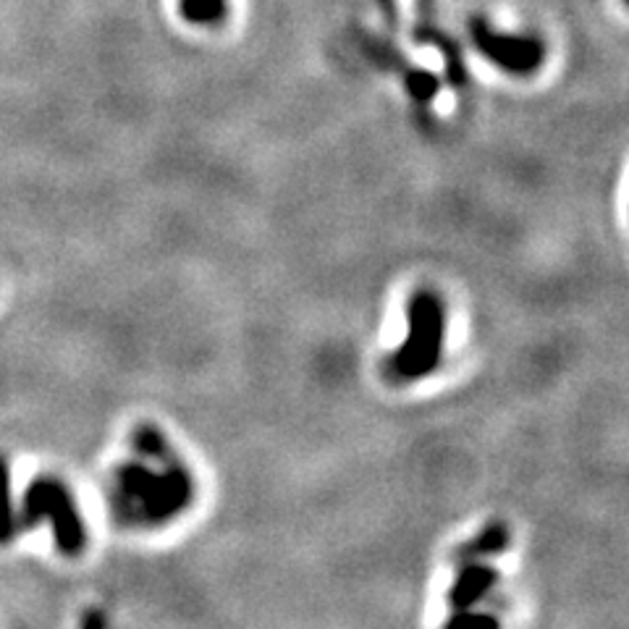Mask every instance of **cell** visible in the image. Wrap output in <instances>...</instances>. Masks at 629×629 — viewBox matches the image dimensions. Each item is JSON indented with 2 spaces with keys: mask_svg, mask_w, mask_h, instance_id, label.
<instances>
[{
  "mask_svg": "<svg viewBox=\"0 0 629 629\" xmlns=\"http://www.w3.org/2000/svg\"><path fill=\"white\" fill-rule=\"evenodd\" d=\"M134 457L113 472L111 509L129 527H158L187 512L194 498L192 472L153 425L132 433Z\"/></svg>",
  "mask_w": 629,
  "mask_h": 629,
  "instance_id": "cell-1",
  "label": "cell"
},
{
  "mask_svg": "<svg viewBox=\"0 0 629 629\" xmlns=\"http://www.w3.org/2000/svg\"><path fill=\"white\" fill-rule=\"evenodd\" d=\"M19 530L27 533L32 527L50 522L56 546L63 556H79L87 548V525L77 509V501L71 496L69 485L61 483L53 475H37L27 485L24 498H21Z\"/></svg>",
  "mask_w": 629,
  "mask_h": 629,
  "instance_id": "cell-2",
  "label": "cell"
},
{
  "mask_svg": "<svg viewBox=\"0 0 629 629\" xmlns=\"http://www.w3.org/2000/svg\"><path fill=\"white\" fill-rule=\"evenodd\" d=\"M409 331L407 341L394 354V373L401 381H417L433 373L443 354V333L446 315L443 302L433 291H417L407 310Z\"/></svg>",
  "mask_w": 629,
  "mask_h": 629,
  "instance_id": "cell-3",
  "label": "cell"
},
{
  "mask_svg": "<svg viewBox=\"0 0 629 629\" xmlns=\"http://www.w3.org/2000/svg\"><path fill=\"white\" fill-rule=\"evenodd\" d=\"M470 32L475 48L480 50L493 66L504 69L506 74L527 77V74H535V71L543 66L546 48H543V42H540L538 37L496 32V29L483 19L472 21Z\"/></svg>",
  "mask_w": 629,
  "mask_h": 629,
  "instance_id": "cell-4",
  "label": "cell"
},
{
  "mask_svg": "<svg viewBox=\"0 0 629 629\" xmlns=\"http://www.w3.org/2000/svg\"><path fill=\"white\" fill-rule=\"evenodd\" d=\"M496 582V572H493L483 559H467V567L457 574L454 588H451V606L457 611L470 609L472 603H477Z\"/></svg>",
  "mask_w": 629,
  "mask_h": 629,
  "instance_id": "cell-5",
  "label": "cell"
},
{
  "mask_svg": "<svg viewBox=\"0 0 629 629\" xmlns=\"http://www.w3.org/2000/svg\"><path fill=\"white\" fill-rule=\"evenodd\" d=\"M19 533V514H16L14 491H11V467L6 457H0V546H11Z\"/></svg>",
  "mask_w": 629,
  "mask_h": 629,
  "instance_id": "cell-6",
  "label": "cell"
},
{
  "mask_svg": "<svg viewBox=\"0 0 629 629\" xmlns=\"http://www.w3.org/2000/svg\"><path fill=\"white\" fill-rule=\"evenodd\" d=\"M184 21L194 27H218L226 19V0H179Z\"/></svg>",
  "mask_w": 629,
  "mask_h": 629,
  "instance_id": "cell-7",
  "label": "cell"
},
{
  "mask_svg": "<svg viewBox=\"0 0 629 629\" xmlns=\"http://www.w3.org/2000/svg\"><path fill=\"white\" fill-rule=\"evenodd\" d=\"M506 548V530L501 525L488 527L483 535L472 543H467V548L462 551L464 559H483L485 553H498Z\"/></svg>",
  "mask_w": 629,
  "mask_h": 629,
  "instance_id": "cell-8",
  "label": "cell"
},
{
  "mask_svg": "<svg viewBox=\"0 0 629 629\" xmlns=\"http://www.w3.org/2000/svg\"><path fill=\"white\" fill-rule=\"evenodd\" d=\"M407 87L409 92L417 97V100H428V97L436 95L438 90V82L433 74H428V71H412L407 79Z\"/></svg>",
  "mask_w": 629,
  "mask_h": 629,
  "instance_id": "cell-9",
  "label": "cell"
},
{
  "mask_svg": "<svg viewBox=\"0 0 629 629\" xmlns=\"http://www.w3.org/2000/svg\"><path fill=\"white\" fill-rule=\"evenodd\" d=\"M82 624H105V616L103 614H87V616H82Z\"/></svg>",
  "mask_w": 629,
  "mask_h": 629,
  "instance_id": "cell-10",
  "label": "cell"
},
{
  "mask_svg": "<svg viewBox=\"0 0 629 629\" xmlns=\"http://www.w3.org/2000/svg\"><path fill=\"white\" fill-rule=\"evenodd\" d=\"M627 6H629V0H627Z\"/></svg>",
  "mask_w": 629,
  "mask_h": 629,
  "instance_id": "cell-11",
  "label": "cell"
}]
</instances>
